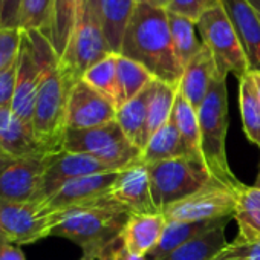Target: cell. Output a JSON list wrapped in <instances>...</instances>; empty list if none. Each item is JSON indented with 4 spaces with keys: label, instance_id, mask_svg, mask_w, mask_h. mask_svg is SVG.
I'll use <instances>...</instances> for the list:
<instances>
[{
    "label": "cell",
    "instance_id": "cell-1",
    "mask_svg": "<svg viewBox=\"0 0 260 260\" xmlns=\"http://www.w3.org/2000/svg\"><path fill=\"white\" fill-rule=\"evenodd\" d=\"M119 55L143 64L158 81H181L184 68L176 57L164 8L138 0L124 31Z\"/></svg>",
    "mask_w": 260,
    "mask_h": 260
},
{
    "label": "cell",
    "instance_id": "cell-2",
    "mask_svg": "<svg viewBox=\"0 0 260 260\" xmlns=\"http://www.w3.org/2000/svg\"><path fill=\"white\" fill-rule=\"evenodd\" d=\"M23 32L28 34L42 66V83L31 122L32 132L48 150L60 152L68 132V101L72 86L60 71L58 55L48 37L40 31Z\"/></svg>",
    "mask_w": 260,
    "mask_h": 260
},
{
    "label": "cell",
    "instance_id": "cell-3",
    "mask_svg": "<svg viewBox=\"0 0 260 260\" xmlns=\"http://www.w3.org/2000/svg\"><path fill=\"white\" fill-rule=\"evenodd\" d=\"M130 216L125 207L104 196L54 211L49 236L69 239L81 246L83 254L96 255L119 239Z\"/></svg>",
    "mask_w": 260,
    "mask_h": 260
},
{
    "label": "cell",
    "instance_id": "cell-4",
    "mask_svg": "<svg viewBox=\"0 0 260 260\" xmlns=\"http://www.w3.org/2000/svg\"><path fill=\"white\" fill-rule=\"evenodd\" d=\"M199 116V152L210 175L222 185L236 190L242 182L234 176L226 158L228 132V95L226 78L217 75L198 109Z\"/></svg>",
    "mask_w": 260,
    "mask_h": 260
},
{
    "label": "cell",
    "instance_id": "cell-5",
    "mask_svg": "<svg viewBox=\"0 0 260 260\" xmlns=\"http://www.w3.org/2000/svg\"><path fill=\"white\" fill-rule=\"evenodd\" d=\"M147 170L152 198L159 213L216 181L202 158L196 155L149 164Z\"/></svg>",
    "mask_w": 260,
    "mask_h": 260
},
{
    "label": "cell",
    "instance_id": "cell-6",
    "mask_svg": "<svg viewBox=\"0 0 260 260\" xmlns=\"http://www.w3.org/2000/svg\"><path fill=\"white\" fill-rule=\"evenodd\" d=\"M63 150L90 155L118 172L140 161L143 153L128 141L116 121L92 128L68 130Z\"/></svg>",
    "mask_w": 260,
    "mask_h": 260
},
{
    "label": "cell",
    "instance_id": "cell-7",
    "mask_svg": "<svg viewBox=\"0 0 260 260\" xmlns=\"http://www.w3.org/2000/svg\"><path fill=\"white\" fill-rule=\"evenodd\" d=\"M196 28L201 42L211 51L220 77L226 78L233 74L240 80L249 74L245 51L222 5L207 11L198 20Z\"/></svg>",
    "mask_w": 260,
    "mask_h": 260
},
{
    "label": "cell",
    "instance_id": "cell-8",
    "mask_svg": "<svg viewBox=\"0 0 260 260\" xmlns=\"http://www.w3.org/2000/svg\"><path fill=\"white\" fill-rule=\"evenodd\" d=\"M109 54L113 52L106 40L100 19L81 14L63 55L58 58V66L64 80L74 87L92 66Z\"/></svg>",
    "mask_w": 260,
    "mask_h": 260
},
{
    "label": "cell",
    "instance_id": "cell-9",
    "mask_svg": "<svg viewBox=\"0 0 260 260\" xmlns=\"http://www.w3.org/2000/svg\"><path fill=\"white\" fill-rule=\"evenodd\" d=\"M234 190L214 181L198 193L161 211L167 222H201L234 216Z\"/></svg>",
    "mask_w": 260,
    "mask_h": 260
},
{
    "label": "cell",
    "instance_id": "cell-10",
    "mask_svg": "<svg viewBox=\"0 0 260 260\" xmlns=\"http://www.w3.org/2000/svg\"><path fill=\"white\" fill-rule=\"evenodd\" d=\"M48 155L49 153H37L14 158L0 170V201L42 202Z\"/></svg>",
    "mask_w": 260,
    "mask_h": 260
},
{
    "label": "cell",
    "instance_id": "cell-11",
    "mask_svg": "<svg viewBox=\"0 0 260 260\" xmlns=\"http://www.w3.org/2000/svg\"><path fill=\"white\" fill-rule=\"evenodd\" d=\"M0 225L14 245H29L49 237L52 213L43 202H7L0 201Z\"/></svg>",
    "mask_w": 260,
    "mask_h": 260
},
{
    "label": "cell",
    "instance_id": "cell-12",
    "mask_svg": "<svg viewBox=\"0 0 260 260\" xmlns=\"http://www.w3.org/2000/svg\"><path fill=\"white\" fill-rule=\"evenodd\" d=\"M116 104L89 86L86 81H78L68 101V130H83L100 127L116 121Z\"/></svg>",
    "mask_w": 260,
    "mask_h": 260
},
{
    "label": "cell",
    "instance_id": "cell-13",
    "mask_svg": "<svg viewBox=\"0 0 260 260\" xmlns=\"http://www.w3.org/2000/svg\"><path fill=\"white\" fill-rule=\"evenodd\" d=\"M104 172H118L112 167L106 166L100 159L86 155V153H75L68 150L52 152L46 156V169L43 176V187H42V202L52 196L63 184L87 176L95 173Z\"/></svg>",
    "mask_w": 260,
    "mask_h": 260
},
{
    "label": "cell",
    "instance_id": "cell-14",
    "mask_svg": "<svg viewBox=\"0 0 260 260\" xmlns=\"http://www.w3.org/2000/svg\"><path fill=\"white\" fill-rule=\"evenodd\" d=\"M17 60H19L17 80H16V92H14L11 110L17 118H20L28 125H31L36 103H37V95L42 83V66L37 60V55L34 52L28 34L23 31H22V42H20Z\"/></svg>",
    "mask_w": 260,
    "mask_h": 260
},
{
    "label": "cell",
    "instance_id": "cell-15",
    "mask_svg": "<svg viewBox=\"0 0 260 260\" xmlns=\"http://www.w3.org/2000/svg\"><path fill=\"white\" fill-rule=\"evenodd\" d=\"M107 196L125 207L132 214L159 213L152 198L147 166L141 159L118 172Z\"/></svg>",
    "mask_w": 260,
    "mask_h": 260
},
{
    "label": "cell",
    "instance_id": "cell-16",
    "mask_svg": "<svg viewBox=\"0 0 260 260\" xmlns=\"http://www.w3.org/2000/svg\"><path fill=\"white\" fill-rule=\"evenodd\" d=\"M118 172H104L75 178L63 184L52 196L43 201V205L48 211H60L74 205L90 202L109 194Z\"/></svg>",
    "mask_w": 260,
    "mask_h": 260
},
{
    "label": "cell",
    "instance_id": "cell-17",
    "mask_svg": "<svg viewBox=\"0 0 260 260\" xmlns=\"http://www.w3.org/2000/svg\"><path fill=\"white\" fill-rule=\"evenodd\" d=\"M245 51L249 72H260V22L249 0H220Z\"/></svg>",
    "mask_w": 260,
    "mask_h": 260
},
{
    "label": "cell",
    "instance_id": "cell-18",
    "mask_svg": "<svg viewBox=\"0 0 260 260\" xmlns=\"http://www.w3.org/2000/svg\"><path fill=\"white\" fill-rule=\"evenodd\" d=\"M217 68L211 51L202 43L199 52L184 68L179 90L188 100V103L198 110L204 103L214 78L217 77Z\"/></svg>",
    "mask_w": 260,
    "mask_h": 260
},
{
    "label": "cell",
    "instance_id": "cell-19",
    "mask_svg": "<svg viewBox=\"0 0 260 260\" xmlns=\"http://www.w3.org/2000/svg\"><path fill=\"white\" fill-rule=\"evenodd\" d=\"M166 225L162 213L132 214L119 237L130 252L146 257L161 240Z\"/></svg>",
    "mask_w": 260,
    "mask_h": 260
},
{
    "label": "cell",
    "instance_id": "cell-20",
    "mask_svg": "<svg viewBox=\"0 0 260 260\" xmlns=\"http://www.w3.org/2000/svg\"><path fill=\"white\" fill-rule=\"evenodd\" d=\"M0 147L14 158L51 153L39 143L31 125L17 118L10 107H0Z\"/></svg>",
    "mask_w": 260,
    "mask_h": 260
},
{
    "label": "cell",
    "instance_id": "cell-21",
    "mask_svg": "<svg viewBox=\"0 0 260 260\" xmlns=\"http://www.w3.org/2000/svg\"><path fill=\"white\" fill-rule=\"evenodd\" d=\"M156 80H153L141 93L135 98L124 103L116 110V122L128 138L138 149L144 150L147 144V115L152 95L155 92Z\"/></svg>",
    "mask_w": 260,
    "mask_h": 260
},
{
    "label": "cell",
    "instance_id": "cell-22",
    "mask_svg": "<svg viewBox=\"0 0 260 260\" xmlns=\"http://www.w3.org/2000/svg\"><path fill=\"white\" fill-rule=\"evenodd\" d=\"M234 216H226L214 220H201V222H167L166 230L162 233L158 245L146 255L147 260H162L170 252H173L181 245L188 240L204 234L205 231L219 226L222 223H228Z\"/></svg>",
    "mask_w": 260,
    "mask_h": 260
},
{
    "label": "cell",
    "instance_id": "cell-23",
    "mask_svg": "<svg viewBox=\"0 0 260 260\" xmlns=\"http://www.w3.org/2000/svg\"><path fill=\"white\" fill-rule=\"evenodd\" d=\"M234 219L239 226L237 239L249 245L255 243L260 240V188L242 184L234 190Z\"/></svg>",
    "mask_w": 260,
    "mask_h": 260
},
{
    "label": "cell",
    "instance_id": "cell-24",
    "mask_svg": "<svg viewBox=\"0 0 260 260\" xmlns=\"http://www.w3.org/2000/svg\"><path fill=\"white\" fill-rule=\"evenodd\" d=\"M83 0H52L49 31L46 34L58 58L63 55L71 36L81 17Z\"/></svg>",
    "mask_w": 260,
    "mask_h": 260
},
{
    "label": "cell",
    "instance_id": "cell-25",
    "mask_svg": "<svg viewBox=\"0 0 260 260\" xmlns=\"http://www.w3.org/2000/svg\"><path fill=\"white\" fill-rule=\"evenodd\" d=\"M187 155H194V153L190 152V149L184 143L173 118L170 116L169 121L147 141L141 153V161L149 166V164H156Z\"/></svg>",
    "mask_w": 260,
    "mask_h": 260
},
{
    "label": "cell",
    "instance_id": "cell-26",
    "mask_svg": "<svg viewBox=\"0 0 260 260\" xmlns=\"http://www.w3.org/2000/svg\"><path fill=\"white\" fill-rule=\"evenodd\" d=\"M138 0H100V20L106 40L113 54H119L127 23Z\"/></svg>",
    "mask_w": 260,
    "mask_h": 260
},
{
    "label": "cell",
    "instance_id": "cell-27",
    "mask_svg": "<svg viewBox=\"0 0 260 260\" xmlns=\"http://www.w3.org/2000/svg\"><path fill=\"white\" fill-rule=\"evenodd\" d=\"M225 226L222 223L214 226L204 234L188 240L187 243L176 248L162 260H213L216 258L228 245L225 237Z\"/></svg>",
    "mask_w": 260,
    "mask_h": 260
},
{
    "label": "cell",
    "instance_id": "cell-28",
    "mask_svg": "<svg viewBox=\"0 0 260 260\" xmlns=\"http://www.w3.org/2000/svg\"><path fill=\"white\" fill-rule=\"evenodd\" d=\"M167 20L176 57L181 66L185 68L202 48V42L196 37V22L170 11H167Z\"/></svg>",
    "mask_w": 260,
    "mask_h": 260
},
{
    "label": "cell",
    "instance_id": "cell-29",
    "mask_svg": "<svg viewBox=\"0 0 260 260\" xmlns=\"http://www.w3.org/2000/svg\"><path fill=\"white\" fill-rule=\"evenodd\" d=\"M116 69H118V89H119L118 107L135 98L155 80L153 75L143 64L119 54H118Z\"/></svg>",
    "mask_w": 260,
    "mask_h": 260
},
{
    "label": "cell",
    "instance_id": "cell-30",
    "mask_svg": "<svg viewBox=\"0 0 260 260\" xmlns=\"http://www.w3.org/2000/svg\"><path fill=\"white\" fill-rule=\"evenodd\" d=\"M239 106L246 138L260 147V98L249 74L239 80Z\"/></svg>",
    "mask_w": 260,
    "mask_h": 260
},
{
    "label": "cell",
    "instance_id": "cell-31",
    "mask_svg": "<svg viewBox=\"0 0 260 260\" xmlns=\"http://www.w3.org/2000/svg\"><path fill=\"white\" fill-rule=\"evenodd\" d=\"M178 89H179V84H169V83H162V81L156 80L155 92H153L150 104H149L147 141L172 116V110L175 106Z\"/></svg>",
    "mask_w": 260,
    "mask_h": 260
},
{
    "label": "cell",
    "instance_id": "cell-32",
    "mask_svg": "<svg viewBox=\"0 0 260 260\" xmlns=\"http://www.w3.org/2000/svg\"><path fill=\"white\" fill-rule=\"evenodd\" d=\"M116 63H118V54H109L84 74L83 81H86L95 90L112 100L118 107L119 89H118Z\"/></svg>",
    "mask_w": 260,
    "mask_h": 260
},
{
    "label": "cell",
    "instance_id": "cell-33",
    "mask_svg": "<svg viewBox=\"0 0 260 260\" xmlns=\"http://www.w3.org/2000/svg\"><path fill=\"white\" fill-rule=\"evenodd\" d=\"M172 118H173V121H175V124H176V127L179 130L184 143L190 149V152L201 156V152H199V116H198V110L188 103V100L181 93L179 89H178L175 106H173V110H172Z\"/></svg>",
    "mask_w": 260,
    "mask_h": 260
},
{
    "label": "cell",
    "instance_id": "cell-34",
    "mask_svg": "<svg viewBox=\"0 0 260 260\" xmlns=\"http://www.w3.org/2000/svg\"><path fill=\"white\" fill-rule=\"evenodd\" d=\"M52 0H23L20 11V31H49Z\"/></svg>",
    "mask_w": 260,
    "mask_h": 260
},
{
    "label": "cell",
    "instance_id": "cell-35",
    "mask_svg": "<svg viewBox=\"0 0 260 260\" xmlns=\"http://www.w3.org/2000/svg\"><path fill=\"white\" fill-rule=\"evenodd\" d=\"M220 5V0H170L167 11L188 17L196 22L211 8Z\"/></svg>",
    "mask_w": 260,
    "mask_h": 260
},
{
    "label": "cell",
    "instance_id": "cell-36",
    "mask_svg": "<svg viewBox=\"0 0 260 260\" xmlns=\"http://www.w3.org/2000/svg\"><path fill=\"white\" fill-rule=\"evenodd\" d=\"M22 42L20 29L0 28V71L17 58Z\"/></svg>",
    "mask_w": 260,
    "mask_h": 260
},
{
    "label": "cell",
    "instance_id": "cell-37",
    "mask_svg": "<svg viewBox=\"0 0 260 260\" xmlns=\"http://www.w3.org/2000/svg\"><path fill=\"white\" fill-rule=\"evenodd\" d=\"M19 55V54H17ZM17 64L19 60L16 58L8 66L0 71V107H10L14 100L16 92V80H17Z\"/></svg>",
    "mask_w": 260,
    "mask_h": 260
},
{
    "label": "cell",
    "instance_id": "cell-38",
    "mask_svg": "<svg viewBox=\"0 0 260 260\" xmlns=\"http://www.w3.org/2000/svg\"><path fill=\"white\" fill-rule=\"evenodd\" d=\"M23 0H0V28L20 29V11Z\"/></svg>",
    "mask_w": 260,
    "mask_h": 260
},
{
    "label": "cell",
    "instance_id": "cell-39",
    "mask_svg": "<svg viewBox=\"0 0 260 260\" xmlns=\"http://www.w3.org/2000/svg\"><path fill=\"white\" fill-rule=\"evenodd\" d=\"M96 258L98 260H147L146 257L135 255V254L130 252L124 246L121 237L116 239L115 242H112L109 246H106L100 254H96Z\"/></svg>",
    "mask_w": 260,
    "mask_h": 260
},
{
    "label": "cell",
    "instance_id": "cell-40",
    "mask_svg": "<svg viewBox=\"0 0 260 260\" xmlns=\"http://www.w3.org/2000/svg\"><path fill=\"white\" fill-rule=\"evenodd\" d=\"M249 243L239 240L237 237L226 245V248L213 260H246Z\"/></svg>",
    "mask_w": 260,
    "mask_h": 260
},
{
    "label": "cell",
    "instance_id": "cell-41",
    "mask_svg": "<svg viewBox=\"0 0 260 260\" xmlns=\"http://www.w3.org/2000/svg\"><path fill=\"white\" fill-rule=\"evenodd\" d=\"M0 260H26V258L17 245L11 242H5L0 245Z\"/></svg>",
    "mask_w": 260,
    "mask_h": 260
},
{
    "label": "cell",
    "instance_id": "cell-42",
    "mask_svg": "<svg viewBox=\"0 0 260 260\" xmlns=\"http://www.w3.org/2000/svg\"><path fill=\"white\" fill-rule=\"evenodd\" d=\"M81 14H89V16L100 19V0H83Z\"/></svg>",
    "mask_w": 260,
    "mask_h": 260
},
{
    "label": "cell",
    "instance_id": "cell-43",
    "mask_svg": "<svg viewBox=\"0 0 260 260\" xmlns=\"http://www.w3.org/2000/svg\"><path fill=\"white\" fill-rule=\"evenodd\" d=\"M246 260H260V240H257L255 243H251L248 246Z\"/></svg>",
    "mask_w": 260,
    "mask_h": 260
},
{
    "label": "cell",
    "instance_id": "cell-44",
    "mask_svg": "<svg viewBox=\"0 0 260 260\" xmlns=\"http://www.w3.org/2000/svg\"><path fill=\"white\" fill-rule=\"evenodd\" d=\"M14 159V156H11L8 152H5L2 147H0V170H2L10 161H13Z\"/></svg>",
    "mask_w": 260,
    "mask_h": 260
},
{
    "label": "cell",
    "instance_id": "cell-45",
    "mask_svg": "<svg viewBox=\"0 0 260 260\" xmlns=\"http://www.w3.org/2000/svg\"><path fill=\"white\" fill-rule=\"evenodd\" d=\"M143 2H147V4H150V5H153V7H156V8H164V10H167L170 0H143Z\"/></svg>",
    "mask_w": 260,
    "mask_h": 260
},
{
    "label": "cell",
    "instance_id": "cell-46",
    "mask_svg": "<svg viewBox=\"0 0 260 260\" xmlns=\"http://www.w3.org/2000/svg\"><path fill=\"white\" fill-rule=\"evenodd\" d=\"M251 78H252V83H254V87L257 90V95L260 98V72H249Z\"/></svg>",
    "mask_w": 260,
    "mask_h": 260
},
{
    "label": "cell",
    "instance_id": "cell-47",
    "mask_svg": "<svg viewBox=\"0 0 260 260\" xmlns=\"http://www.w3.org/2000/svg\"><path fill=\"white\" fill-rule=\"evenodd\" d=\"M249 2L254 7V10L257 13V17H258V22H260V0H249Z\"/></svg>",
    "mask_w": 260,
    "mask_h": 260
},
{
    "label": "cell",
    "instance_id": "cell-48",
    "mask_svg": "<svg viewBox=\"0 0 260 260\" xmlns=\"http://www.w3.org/2000/svg\"><path fill=\"white\" fill-rule=\"evenodd\" d=\"M5 242H8V239H7V236H5V233L2 230V225H0V245L5 243Z\"/></svg>",
    "mask_w": 260,
    "mask_h": 260
},
{
    "label": "cell",
    "instance_id": "cell-49",
    "mask_svg": "<svg viewBox=\"0 0 260 260\" xmlns=\"http://www.w3.org/2000/svg\"><path fill=\"white\" fill-rule=\"evenodd\" d=\"M80 260H98L96 255H90V254H83V257Z\"/></svg>",
    "mask_w": 260,
    "mask_h": 260
},
{
    "label": "cell",
    "instance_id": "cell-50",
    "mask_svg": "<svg viewBox=\"0 0 260 260\" xmlns=\"http://www.w3.org/2000/svg\"><path fill=\"white\" fill-rule=\"evenodd\" d=\"M254 185L260 188V169H258V175H257V178H255V184H254Z\"/></svg>",
    "mask_w": 260,
    "mask_h": 260
}]
</instances>
